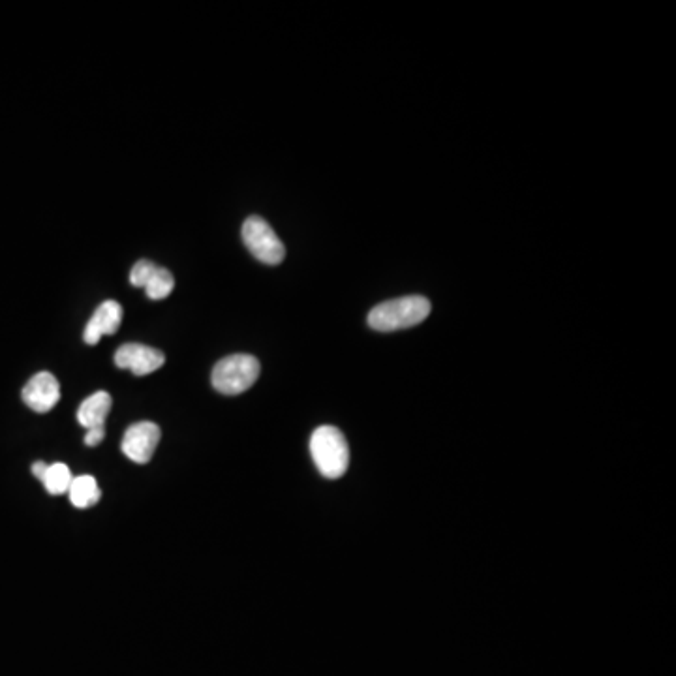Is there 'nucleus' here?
Here are the masks:
<instances>
[{
  "instance_id": "nucleus-2",
  "label": "nucleus",
  "mask_w": 676,
  "mask_h": 676,
  "mask_svg": "<svg viewBox=\"0 0 676 676\" xmlns=\"http://www.w3.org/2000/svg\"><path fill=\"white\" fill-rule=\"evenodd\" d=\"M310 453L323 477L338 479L346 474L350 464V447L337 427H318L310 438Z\"/></svg>"
},
{
  "instance_id": "nucleus-15",
  "label": "nucleus",
  "mask_w": 676,
  "mask_h": 676,
  "mask_svg": "<svg viewBox=\"0 0 676 676\" xmlns=\"http://www.w3.org/2000/svg\"><path fill=\"white\" fill-rule=\"evenodd\" d=\"M47 466H49V464H46V462H34V464H32V474H34V477L42 481V477L46 474Z\"/></svg>"
},
{
  "instance_id": "nucleus-11",
  "label": "nucleus",
  "mask_w": 676,
  "mask_h": 676,
  "mask_svg": "<svg viewBox=\"0 0 676 676\" xmlns=\"http://www.w3.org/2000/svg\"><path fill=\"white\" fill-rule=\"evenodd\" d=\"M72 481H74V476H72L70 468L62 462L49 464L46 474L42 477V483L51 496H61L64 492L70 491Z\"/></svg>"
},
{
  "instance_id": "nucleus-12",
  "label": "nucleus",
  "mask_w": 676,
  "mask_h": 676,
  "mask_svg": "<svg viewBox=\"0 0 676 676\" xmlns=\"http://www.w3.org/2000/svg\"><path fill=\"white\" fill-rule=\"evenodd\" d=\"M173 288H175V278H173V275L169 273L168 269L158 267L153 278L147 282L145 292L149 295V299L160 301V299L169 297V293L173 292Z\"/></svg>"
},
{
  "instance_id": "nucleus-5",
  "label": "nucleus",
  "mask_w": 676,
  "mask_h": 676,
  "mask_svg": "<svg viewBox=\"0 0 676 676\" xmlns=\"http://www.w3.org/2000/svg\"><path fill=\"white\" fill-rule=\"evenodd\" d=\"M158 442H160V427L151 421H141L126 429L121 449L130 461L147 464L153 459Z\"/></svg>"
},
{
  "instance_id": "nucleus-9",
  "label": "nucleus",
  "mask_w": 676,
  "mask_h": 676,
  "mask_svg": "<svg viewBox=\"0 0 676 676\" xmlns=\"http://www.w3.org/2000/svg\"><path fill=\"white\" fill-rule=\"evenodd\" d=\"M109 412H111V395L106 391H98L81 402L77 410V421L87 431L102 429Z\"/></svg>"
},
{
  "instance_id": "nucleus-4",
  "label": "nucleus",
  "mask_w": 676,
  "mask_h": 676,
  "mask_svg": "<svg viewBox=\"0 0 676 676\" xmlns=\"http://www.w3.org/2000/svg\"><path fill=\"white\" fill-rule=\"evenodd\" d=\"M243 243L248 252L265 265H278L286 258L284 243L262 216H250L243 224Z\"/></svg>"
},
{
  "instance_id": "nucleus-6",
  "label": "nucleus",
  "mask_w": 676,
  "mask_h": 676,
  "mask_svg": "<svg viewBox=\"0 0 676 676\" xmlns=\"http://www.w3.org/2000/svg\"><path fill=\"white\" fill-rule=\"evenodd\" d=\"M166 363V355L160 350L138 344V342H128L123 344L115 352V365L119 369L132 370L136 376H147L153 374L154 370L160 369Z\"/></svg>"
},
{
  "instance_id": "nucleus-1",
  "label": "nucleus",
  "mask_w": 676,
  "mask_h": 676,
  "mask_svg": "<svg viewBox=\"0 0 676 676\" xmlns=\"http://www.w3.org/2000/svg\"><path fill=\"white\" fill-rule=\"evenodd\" d=\"M431 314V301L423 295H408L385 301L370 310L369 325L374 331L391 333L425 322Z\"/></svg>"
},
{
  "instance_id": "nucleus-8",
  "label": "nucleus",
  "mask_w": 676,
  "mask_h": 676,
  "mask_svg": "<svg viewBox=\"0 0 676 676\" xmlns=\"http://www.w3.org/2000/svg\"><path fill=\"white\" fill-rule=\"evenodd\" d=\"M123 322V307L117 301H104L94 310L93 318L83 331V340L87 344H98L104 335H115Z\"/></svg>"
},
{
  "instance_id": "nucleus-3",
  "label": "nucleus",
  "mask_w": 676,
  "mask_h": 676,
  "mask_svg": "<svg viewBox=\"0 0 676 676\" xmlns=\"http://www.w3.org/2000/svg\"><path fill=\"white\" fill-rule=\"evenodd\" d=\"M260 361L254 355L235 354L220 359L211 374V382L222 395H241L260 378Z\"/></svg>"
},
{
  "instance_id": "nucleus-7",
  "label": "nucleus",
  "mask_w": 676,
  "mask_h": 676,
  "mask_svg": "<svg viewBox=\"0 0 676 676\" xmlns=\"http://www.w3.org/2000/svg\"><path fill=\"white\" fill-rule=\"evenodd\" d=\"M61 400V385L51 372H38L23 389V402L36 414H47Z\"/></svg>"
},
{
  "instance_id": "nucleus-10",
  "label": "nucleus",
  "mask_w": 676,
  "mask_h": 676,
  "mask_svg": "<svg viewBox=\"0 0 676 676\" xmlns=\"http://www.w3.org/2000/svg\"><path fill=\"white\" fill-rule=\"evenodd\" d=\"M68 494H70V502L79 509L96 506L102 498V491L93 476L74 477Z\"/></svg>"
},
{
  "instance_id": "nucleus-14",
  "label": "nucleus",
  "mask_w": 676,
  "mask_h": 676,
  "mask_svg": "<svg viewBox=\"0 0 676 676\" xmlns=\"http://www.w3.org/2000/svg\"><path fill=\"white\" fill-rule=\"evenodd\" d=\"M104 436H106L104 427L102 429H91V431H87V434H85V444L89 447L98 446L104 440Z\"/></svg>"
},
{
  "instance_id": "nucleus-13",
  "label": "nucleus",
  "mask_w": 676,
  "mask_h": 676,
  "mask_svg": "<svg viewBox=\"0 0 676 676\" xmlns=\"http://www.w3.org/2000/svg\"><path fill=\"white\" fill-rule=\"evenodd\" d=\"M158 265L153 262H147V260H141V262L136 263L130 271V284L136 286V288H145L147 282L153 278L154 273H156Z\"/></svg>"
}]
</instances>
